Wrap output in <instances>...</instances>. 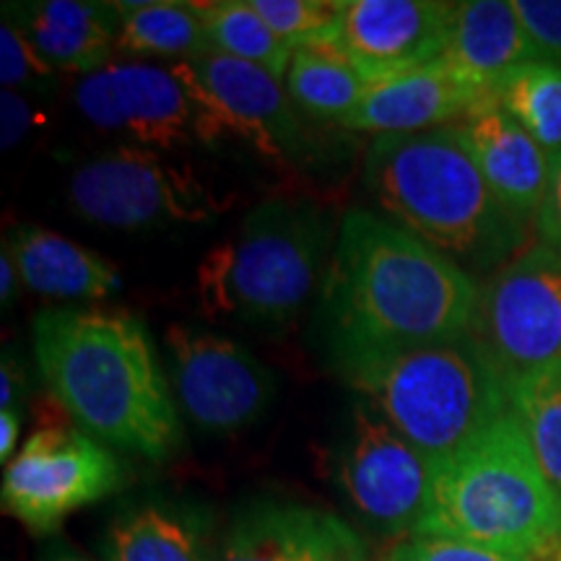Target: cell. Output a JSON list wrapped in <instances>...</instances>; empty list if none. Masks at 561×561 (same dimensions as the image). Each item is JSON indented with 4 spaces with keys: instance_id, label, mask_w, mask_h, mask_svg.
Masks as SVG:
<instances>
[{
    "instance_id": "obj_37",
    "label": "cell",
    "mask_w": 561,
    "mask_h": 561,
    "mask_svg": "<svg viewBox=\"0 0 561 561\" xmlns=\"http://www.w3.org/2000/svg\"><path fill=\"white\" fill-rule=\"evenodd\" d=\"M343 561H367V557H364V553H359V557H348V559H343Z\"/></svg>"
},
{
    "instance_id": "obj_21",
    "label": "cell",
    "mask_w": 561,
    "mask_h": 561,
    "mask_svg": "<svg viewBox=\"0 0 561 561\" xmlns=\"http://www.w3.org/2000/svg\"><path fill=\"white\" fill-rule=\"evenodd\" d=\"M208 528L193 510L174 504H138L104 533L107 561H214Z\"/></svg>"
},
{
    "instance_id": "obj_31",
    "label": "cell",
    "mask_w": 561,
    "mask_h": 561,
    "mask_svg": "<svg viewBox=\"0 0 561 561\" xmlns=\"http://www.w3.org/2000/svg\"><path fill=\"white\" fill-rule=\"evenodd\" d=\"M37 123V110L32 100H26L24 91L3 89L0 94V146L3 151L16 149V146L30 136Z\"/></svg>"
},
{
    "instance_id": "obj_35",
    "label": "cell",
    "mask_w": 561,
    "mask_h": 561,
    "mask_svg": "<svg viewBox=\"0 0 561 561\" xmlns=\"http://www.w3.org/2000/svg\"><path fill=\"white\" fill-rule=\"evenodd\" d=\"M21 284H24V280L19 276L16 263H13L9 250L3 248V252H0V301H3V305H11V301L16 299Z\"/></svg>"
},
{
    "instance_id": "obj_5",
    "label": "cell",
    "mask_w": 561,
    "mask_h": 561,
    "mask_svg": "<svg viewBox=\"0 0 561 561\" xmlns=\"http://www.w3.org/2000/svg\"><path fill=\"white\" fill-rule=\"evenodd\" d=\"M413 536L455 538L528 557L561 549V500L515 413H504L439 462L430 507Z\"/></svg>"
},
{
    "instance_id": "obj_13",
    "label": "cell",
    "mask_w": 561,
    "mask_h": 561,
    "mask_svg": "<svg viewBox=\"0 0 561 561\" xmlns=\"http://www.w3.org/2000/svg\"><path fill=\"white\" fill-rule=\"evenodd\" d=\"M76 107L96 128L151 151L198 140V115L170 66L112 60L76 83Z\"/></svg>"
},
{
    "instance_id": "obj_29",
    "label": "cell",
    "mask_w": 561,
    "mask_h": 561,
    "mask_svg": "<svg viewBox=\"0 0 561 561\" xmlns=\"http://www.w3.org/2000/svg\"><path fill=\"white\" fill-rule=\"evenodd\" d=\"M53 79L55 70L39 60V55L32 50L24 34L11 21H3V30H0V81H3V89H39Z\"/></svg>"
},
{
    "instance_id": "obj_32",
    "label": "cell",
    "mask_w": 561,
    "mask_h": 561,
    "mask_svg": "<svg viewBox=\"0 0 561 561\" xmlns=\"http://www.w3.org/2000/svg\"><path fill=\"white\" fill-rule=\"evenodd\" d=\"M533 227H536L538 242L561 255V153L551 159L549 185H546L541 208H538Z\"/></svg>"
},
{
    "instance_id": "obj_16",
    "label": "cell",
    "mask_w": 561,
    "mask_h": 561,
    "mask_svg": "<svg viewBox=\"0 0 561 561\" xmlns=\"http://www.w3.org/2000/svg\"><path fill=\"white\" fill-rule=\"evenodd\" d=\"M476 167L517 219L536 221L551 174V157L491 96L453 123Z\"/></svg>"
},
{
    "instance_id": "obj_9",
    "label": "cell",
    "mask_w": 561,
    "mask_h": 561,
    "mask_svg": "<svg viewBox=\"0 0 561 561\" xmlns=\"http://www.w3.org/2000/svg\"><path fill=\"white\" fill-rule=\"evenodd\" d=\"M471 333L507 385L561 362V255L530 242L486 276Z\"/></svg>"
},
{
    "instance_id": "obj_19",
    "label": "cell",
    "mask_w": 561,
    "mask_h": 561,
    "mask_svg": "<svg viewBox=\"0 0 561 561\" xmlns=\"http://www.w3.org/2000/svg\"><path fill=\"white\" fill-rule=\"evenodd\" d=\"M455 73L476 89L491 91L512 68L541 60L525 30L515 0H466L455 3L450 42L442 55Z\"/></svg>"
},
{
    "instance_id": "obj_11",
    "label": "cell",
    "mask_w": 561,
    "mask_h": 561,
    "mask_svg": "<svg viewBox=\"0 0 561 561\" xmlns=\"http://www.w3.org/2000/svg\"><path fill=\"white\" fill-rule=\"evenodd\" d=\"M437 466L359 401L335 462L339 486L364 525L385 538L416 533L432 500Z\"/></svg>"
},
{
    "instance_id": "obj_15",
    "label": "cell",
    "mask_w": 561,
    "mask_h": 561,
    "mask_svg": "<svg viewBox=\"0 0 561 561\" xmlns=\"http://www.w3.org/2000/svg\"><path fill=\"white\" fill-rule=\"evenodd\" d=\"M364 543L331 512L263 502L242 512L214 561H343Z\"/></svg>"
},
{
    "instance_id": "obj_12",
    "label": "cell",
    "mask_w": 561,
    "mask_h": 561,
    "mask_svg": "<svg viewBox=\"0 0 561 561\" xmlns=\"http://www.w3.org/2000/svg\"><path fill=\"white\" fill-rule=\"evenodd\" d=\"M164 346L174 398L203 432H242L271 409L276 375L240 343L201 328L172 325Z\"/></svg>"
},
{
    "instance_id": "obj_3",
    "label": "cell",
    "mask_w": 561,
    "mask_h": 561,
    "mask_svg": "<svg viewBox=\"0 0 561 561\" xmlns=\"http://www.w3.org/2000/svg\"><path fill=\"white\" fill-rule=\"evenodd\" d=\"M364 187L392 224L471 276H491L530 244V224L496 198L455 125L377 136L364 157Z\"/></svg>"
},
{
    "instance_id": "obj_18",
    "label": "cell",
    "mask_w": 561,
    "mask_h": 561,
    "mask_svg": "<svg viewBox=\"0 0 561 561\" xmlns=\"http://www.w3.org/2000/svg\"><path fill=\"white\" fill-rule=\"evenodd\" d=\"M39 60L55 73L91 76L112 62L121 26L117 3L42 0L5 9Z\"/></svg>"
},
{
    "instance_id": "obj_27",
    "label": "cell",
    "mask_w": 561,
    "mask_h": 561,
    "mask_svg": "<svg viewBox=\"0 0 561 561\" xmlns=\"http://www.w3.org/2000/svg\"><path fill=\"white\" fill-rule=\"evenodd\" d=\"M250 5L291 50L341 45L346 0H250Z\"/></svg>"
},
{
    "instance_id": "obj_17",
    "label": "cell",
    "mask_w": 561,
    "mask_h": 561,
    "mask_svg": "<svg viewBox=\"0 0 561 561\" xmlns=\"http://www.w3.org/2000/svg\"><path fill=\"white\" fill-rule=\"evenodd\" d=\"M486 91L460 79L447 60L411 70L377 87H369L354 115L341 128L405 136L458 123L476 104L486 100Z\"/></svg>"
},
{
    "instance_id": "obj_25",
    "label": "cell",
    "mask_w": 561,
    "mask_h": 561,
    "mask_svg": "<svg viewBox=\"0 0 561 561\" xmlns=\"http://www.w3.org/2000/svg\"><path fill=\"white\" fill-rule=\"evenodd\" d=\"M198 13L206 26L210 53L268 70L278 81L286 79L294 50L278 39L250 0H208L198 3Z\"/></svg>"
},
{
    "instance_id": "obj_2",
    "label": "cell",
    "mask_w": 561,
    "mask_h": 561,
    "mask_svg": "<svg viewBox=\"0 0 561 561\" xmlns=\"http://www.w3.org/2000/svg\"><path fill=\"white\" fill-rule=\"evenodd\" d=\"M32 331L42 380L83 432L157 462L180 450L178 401L138 314L53 307Z\"/></svg>"
},
{
    "instance_id": "obj_20",
    "label": "cell",
    "mask_w": 561,
    "mask_h": 561,
    "mask_svg": "<svg viewBox=\"0 0 561 561\" xmlns=\"http://www.w3.org/2000/svg\"><path fill=\"white\" fill-rule=\"evenodd\" d=\"M26 289L68 301L107 299L123 289L121 271L100 252L37 224H21L3 244Z\"/></svg>"
},
{
    "instance_id": "obj_10",
    "label": "cell",
    "mask_w": 561,
    "mask_h": 561,
    "mask_svg": "<svg viewBox=\"0 0 561 561\" xmlns=\"http://www.w3.org/2000/svg\"><path fill=\"white\" fill-rule=\"evenodd\" d=\"M121 460L76 426L34 432L3 471L5 515L32 533H53L70 512L102 502L123 486Z\"/></svg>"
},
{
    "instance_id": "obj_7",
    "label": "cell",
    "mask_w": 561,
    "mask_h": 561,
    "mask_svg": "<svg viewBox=\"0 0 561 561\" xmlns=\"http://www.w3.org/2000/svg\"><path fill=\"white\" fill-rule=\"evenodd\" d=\"M170 68L195 104L201 144L234 136L280 164H307L318 157L301 112L268 70L219 53L178 60Z\"/></svg>"
},
{
    "instance_id": "obj_36",
    "label": "cell",
    "mask_w": 561,
    "mask_h": 561,
    "mask_svg": "<svg viewBox=\"0 0 561 561\" xmlns=\"http://www.w3.org/2000/svg\"><path fill=\"white\" fill-rule=\"evenodd\" d=\"M42 561H89V559H83L81 553H76L70 549H50Z\"/></svg>"
},
{
    "instance_id": "obj_33",
    "label": "cell",
    "mask_w": 561,
    "mask_h": 561,
    "mask_svg": "<svg viewBox=\"0 0 561 561\" xmlns=\"http://www.w3.org/2000/svg\"><path fill=\"white\" fill-rule=\"evenodd\" d=\"M26 390H30V377L16 356H3V367H0V409L13 411L24 401Z\"/></svg>"
},
{
    "instance_id": "obj_28",
    "label": "cell",
    "mask_w": 561,
    "mask_h": 561,
    "mask_svg": "<svg viewBox=\"0 0 561 561\" xmlns=\"http://www.w3.org/2000/svg\"><path fill=\"white\" fill-rule=\"evenodd\" d=\"M541 557L489 549V546L437 536H409L392 543L388 561H538Z\"/></svg>"
},
{
    "instance_id": "obj_22",
    "label": "cell",
    "mask_w": 561,
    "mask_h": 561,
    "mask_svg": "<svg viewBox=\"0 0 561 561\" xmlns=\"http://www.w3.org/2000/svg\"><path fill=\"white\" fill-rule=\"evenodd\" d=\"M286 91L294 107L322 123L343 125L359 107L367 83L341 47H297L286 70Z\"/></svg>"
},
{
    "instance_id": "obj_6",
    "label": "cell",
    "mask_w": 561,
    "mask_h": 561,
    "mask_svg": "<svg viewBox=\"0 0 561 561\" xmlns=\"http://www.w3.org/2000/svg\"><path fill=\"white\" fill-rule=\"evenodd\" d=\"M333 248V221L318 203L265 201L198 263L203 312L284 331L325 278Z\"/></svg>"
},
{
    "instance_id": "obj_26",
    "label": "cell",
    "mask_w": 561,
    "mask_h": 561,
    "mask_svg": "<svg viewBox=\"0 0 561 561\" xmlns=\"http://www.w3.org/2000/svg\"><path fill=\"white\" fill-rule=\"evenodd\" d=\"M510 405L561 500V362L510 382Z\"/></svg>"
},
{
    "instance_id": "obj_4",
    "label": "cell",
    "mask_w": 561,
    "mask_h": 561,
    "mask_svg": "<svg viewBox=\"0 0 561 561\" xmlns=\"http://www.w3.org/2000/svg\"><path fill=\"white\" fill-rule=\"evenodd\" d=\"M333 364L351 390L434 466L512 411L510 385L473 333Z\"/></svg>"
},
{
    "instance_id": "obj_1",
    "label": "cell",
    "mask_w": 561,
    "mask_h": 561,
    "mask_svg": "<svg viewBox=\"0 0 561 561\" xmlns=\"http://www.w3.org/2000/svg\"><path fill=\"white\" fill-rule=\"evenodd\" d=\"M481 286L462 265L369 210H348L320 286L333 362L432 346L473 331Z\"/></svg>"
},
{
    "instance_id": "obj_23",
    "label": "cell",
    "mask_w": 561,
    "mask_h": 561,
    "mask_svg": "<svg viewBox=\"0 0 561 561\" xmlns=\"http://www.w3.org/2000/svg\"><path fill=\"white\" fill-rule=\"evenodd\" d=\"M121 26H117L115 50L140 55V58H178L193 60L210 53L206 26L198 13V3H117Z\"/></svg>"
},
{
    "instance_id": "obj_34",
    "label": "cell",
    "mask_w": 561,
    "mask_h": 561,
    "mask_svg": "<svg viewBox=\"0 0 561 561\" xmlns=\"http://www.w3.org/2000/svg\"><path fill=\"white\" fill-rule=\"evenodd\" d=\"M21 430V416L19 411H0V460L3 466L16 458V439Z\"/></svg>"
},
{
    "instance_id": "obj_30",
    "label": "cell",
    "mask_w": 561,
    "mask_h": 561,
    "mask_svg": "<svg viewBox=\"0 0 561 561\" xmlns=\"http://www.w3.org/2000/svg\"><path fill=\"white\" fill-rule=\"evenodd\" d=\"M515 9L541 58L561 62V0H515Z\"/></svg>"
},
{
    "instance_id": "obj_24",
    "label": "cell",
    "mask_w": 561,
    "mask_h": 561,
    "mask_svg": "<svg viewBox=\"0 0 561 561\" xmlns=\"http://www.w3.org/2000/svg\"><path fill=\"white\" fill-rule=\"evenodd\" d=\"M489 96L536 140L549 157L561 153V62L530 60L512 68Z\"/></svg>"
},
{
    "instance_id": "obj_14",
    "label": "cell",
    "mask_w": 561,
    "mask_h": 561,
    "mask_svg": "<svg viewBox=\"0 0 561 561\" xmlns=\"http://www.w3.org/2000/svg\"><path fill=\"white\" fill-rule=\"evenodd\" d=\"M453 11L442 0H351L339 47L362 81L377 87L439 60Z\"/></svg>"
},
{
    "instance_id": "obj_8",
    "label": "cell",
    "mask_w": 561,
    "mask_h": 561,
    "mask_svg": "<svg viewBox=\"0 0 561 561\" xmlns=\"http://www.w3.org/2000/svg\"><path fill=\"white\" fill-rule=\"evenodd\" d=\"M68 203L81 219L123 231L198 224L221 210L191 167L133 144L83 161L68 180Z\"/></svg>"
}]
</instances>
